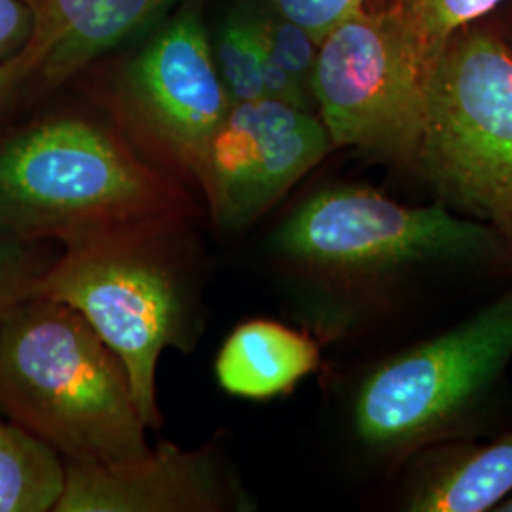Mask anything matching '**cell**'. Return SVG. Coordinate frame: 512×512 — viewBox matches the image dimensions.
<instances>
[{
	"mask_svg": "<svg viewBox=\"0 0 512 512\" xmlns=\"http://www.w3.org/2000/svg\"><path fill=\"white\" fill-rule=\"evenodd\" d=\"M429 71L393 8L338 23L319 44L313 99L332 147L414 165Z\"/></svg>",
	"mask_w": 512,
	"mask_h": 512,
	"instance_id": "7",
	"label": "cell"
},
{
	"mask_svg": "<svg viewBox=\"0 0 512 512\" xmlns=\"http://www.w3.org/2000/svg\"><path fill=\"white\" fill-rule=\"evenodd\" d=\"M33 16L27 46L37 54L38 73L59 84L139 35L175 0H25Z\"/></svg>",
	"mask_w": 512,
	"mask_h": 512,
	"instance_id": "11",
	"label": "cell"
},
{
	"mask_svg": "<svg viewBox=\"0 0 512 512\" xmlns=\"http://www.w3.org/2000/svg\"><path fill=\"white\" fill-rule=\"evenodd\" d=\"M65 461L14 421L0 418V512L54 511Z\"/></svg>",
	"mask_w": 512,
	"mask_h": 512,
	"instance_id": "14",
	"label": "cell"
},
{
	"mask_svg": "<svg viewBox=\"0 0 512 512\" xmlns=\"http://www.w3.org/2000/svg\"><path fill=\"white\" fill-rule=\"evenodd\" d=\"M414 165L512 245V54L499 38L459 31L446 44L427 76Z\"/></svg>",
	"mask_w": 512,
	"mask_h": 512,
	"instance_id": "4",
	"label": "cell"
},
{
	"mask_svg": "<svg viewBox=\"0 0 512 512\" xmlns=\"http://www.w3.org/2000/svg\"><path fill=\"white\" fill-rule=\"evenodd\" d=\"M505 247L494 228L446 205L410 207L363 186L313 194L274 236L275 251L294 266L340 279L484 262Z\"/></svg>",
	"mask_w": 512,
	"mask_h": 512,
	"instance_id": "5",
	"label": "cell"
},
{
	"mask_svg": "<svg viewBox=\"0 0 512 512\" xmlns=\"http://www.w3.org/2000/svg\"><path fill=\"white\" fill-rule=\"evenodd\" d=\"M512 494V431L492 444L435 452L412 478L410 512H484Z\"/></svg>",
	"mask_w": 512,
	"mask_h": 512,
	"instance_id": "13",
	"label": "cell"
},
{
	"mask_svg": "<svg viewBox=\"0 0 512 512\" xmlns=\"http://www.w3.org/2000/svg\"><path fill=\"white\" fill-rule=\"evenodd\" d=\"M251 507L217 446L184 450L164 442L109 465L65 463V486L54 512H224Z\"/></svg>",
	"mask_w": 512,
	"mask_h": 512,
	"instance_id": "10",
	"label": "cell"
},
{
	"mask_svg": "<svg viewBox=\"0 0 512 512\" xmlns=\"http://www.w3.org/2000/svg\"><path fill=\"white\" fill-rule=\"evenodd\" d=\"M0 412L65 463L109 465L148 450L118 355L78 311L44 296L0 317Z\"/></svg>",
	"mask_w": 512,
	"mask_h": 512,
	"instance_id": "1",
	"label": "cell"
},
{
	"mask_svg": "<svg viewBox=\"0 0 512 512\" xmlns=\"http://www.w3.org/2000/svg\"><path fill=\"white\" fill-rule=\"evenodd\" d=\"M332 147L313 112L272 99L232 105L196 181L220 230L239 232L272 209Z\"/></svg>",
	"mask_w": 512,
	"mask_h": 512,
	"instance_id": "8",
	"label": "cell"
},
{
	"mask_svg": "<svg viewBox=\"0 0 512 512\" xmlns=\"http://www.w3.org/2000/svg\"><path fill=\"white\" fill-rule=\"evenodd\" d=\"M365 2L366 0H272L277 14L304 27L319 44L338 23L363 10Z\"/></svg>",
	"mask_w": 512,
	"mask_h": 512,
	"instance_id": "19",
	"label": "cell"
},
{
	"mask_svg": "<svg viewBox=\"0 0 512 512\" xmlns=\"http://www.w3.org/2000/svg\"><path fill=\"white\" fill-rule=\"evenodd\" d=\"M319 361V346L308 334L270 319H253L226 338L215 376L234 397L266 401L291 391L317 370Z\"/></svg>",
	"mask_w": 512,
	"mask_h": 512,
	"instance_id": "12",
	"label": "cell"
},
{
	"mask_svg": "<svg viewBox=\"0 0 512 512\" xmlns=\"http://www.w3.org/2000/svg\"><path fill=\"white\" fill-rule=\"evenodd\" d=\"M120 101L148 147L196 179L203 154L232 107L196 12L186 10L169 21L131 59L120 80Z\"/></svg>",
	"mask_w": 512,
	"mask_h": 512,
	"instance_id": "9",
	"label": "cell"
},
{
	"mask_svg": "<svg viewBox=\"0 0 512 512\" xmlns=\"http://www.w3.org/2000/svg\"><path fill=\"white\" fill-rule=\"evenodd\" d=\"M38 245L42 243L0 234V317L31 294L38 277L52 264Z\"/></svg>",
	"mask_w": 512,
	"mask_h": 512,
	"instance_id": "18",
	"label": "cell"
},
{
	"mask_svg": "<svg viewBox=\"0 0 512 512\" xmlns=\"http://www.w3.org/2000/svg\"><path fill=\"white\" fill-rule=\"evenodd\" d=\"M256 29L275 61L291 74L294 82L313 99V73L319 42L310 33L281 14H253ZM315 103V99H313Z\"/></svg>",
	"mask_w": 512,
	"mask_h": 512,
	"instance_id": "17",
	"label": "cell"
},
{
	"mask_svg": "<svg viewBox=\"0 0 512 512\" xmlns=\"http://www.w3.org/2000/svg\"><path fill=\"white\" fill-rule=\"evenodd\" d=\"M33 35V16L25 0H0V61L19 54Z\"/></svg>",
	"mask_w": 512,
	"mask_h": 512,
	"instance_id": "20",
	"label": "cell"
},
{
	"mask_svg": "<svg viewBox=\"0 0 512 512\" xmlns=\"http://www.w3.org/2000/svg\"><path fill=\"white\" fill-rule=\"evenodd\" d=\"M211 52L232 105L264 99L262 46L253 12H234L224 19L211 42Z\"/></svg>",
	"mask_w": 512,
	"mask_h": 512,
	"instance_id": "16",
	"label": "cell"
},
{
	"mask_svg": "<svg viewBox=\"0 0 512 512\" xmlns=\"http://www.w3.org/2000/svg\"><path fill=\"white\" fill-rule=\"evenodd\" d=\"M511 359L512 287L458 327L368 374L353 406L355 433L378 452L440 439L475 410Z\"/></svg>",
	"mask_w": 512,
	"mask_h": 512,
	"instance_id": "6",
	"label": "cell"
},
{
	"mask_svg": "<svg viewBox=\"0 0 512 512\" xmlns=\"http://www.w3.org/2000/svg\"><path fill=\"white\" fill-rule=\"evenodd\" d=\"M192 203L109 129L57 118L0 147V234L63 247L158 220Z\"/></svg>",
	"mask_w": 512,
	"mask_h": 512,
	"instance_id": "3",
	"label": "cell"
},
{
	"mask_svg": "<svg viewBox=\"0 0 512 512\" xmlns=\"http://www.w3.org/2000/svg\"><path fill=\"white\" fill-rule=\"evenodd\" d=\"M190 232V219H169L76 241L31 289L78 311L118 355L148 429L162 423V353L188 351L196 340L200 275Z\"/></svg>",
	"mask_w": 512,
	"mask_h": 512,
	"instance_id": "2",
	"label": "cell"
},
{
	"mask_svg": "<svg viewBox=\"0 0 512 512\" xmlns=\"http://www.w3.org/2000/svg\"><path fill=\"white\" fill-rule=\"evenodd\" d=\"M37 67V54L31 46H25L19 54L0 61V97L18 86L25 76L37 71Z\"/></svg>",
	"mask_w": 512,
	"mask_h": 512,
	"instance_id": "21",
	"label": "cell"
},
{
	"mask_svg": "<svg viewBox=\"0 0 512 512\" xmlns=\"http://www.w3.org/2000/svg\"><path fill=\"white\" fill-rule=\"evenodd\" d=\"M495 511L499 512H512V494L503 501V503H499L497 507H495Z\"/></svg>",
	"mask_w": 512,
	"mask_h": 512,
	"instance_id": "22",
	"label": "cell"
},
{
	"mask_svg": "<svg viewBox=\"0 0 512 512\" xmlns=\"http://www.w3.org/2000/svg\"><path fill=\"white\" fill-rule=\"evenodd\" d=\"M503 0H397L391 8L431 71L452 38L476 19L490 14Z\"/></svg>",
	"mask_w": 512,
	"mask_h": 512,
	"instance_id": "15",
	"label": "cell"
}]
</instances>
